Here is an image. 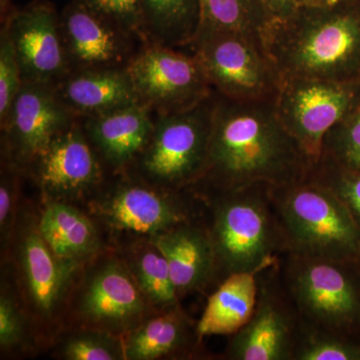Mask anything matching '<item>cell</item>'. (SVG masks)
Masks as SVG:
<instances>
[{
    "instance_id": "8",
    "label": "cell",
    "mask_w": 360,
    "mask_h": 360,
    "mask_svg": "<svg viewBox=\"0 0 360 360\" xmlns=\"http://www.w3.org/2000/svg\"><path fill=\"white\" fill-rule=\"evenodd\" d=\"M156 311L122 255L101 252L80 272L68 316L78 328L99 329L122 338Z\"/></svg>"
},
{
    "instance_id": "31",
    "label": "cell",
    "mask_w": 360,
    "mask_h": 360,
    "mask_svg": "<svg viewBox=\"0 0 360 360\" xmlns=\"http://www.w3.org/2000/svg\"><path fill=\"white\" fill-rule=\"evenodd\" d=\"M352 340L302 326L293 360H360V345Z\"/></svg>"
},
{
    "instance_id": "7",
    "label": "cell",
    "mask_w": 360,
    "mask_h": 360,
    "mask_svg": "<svg viewBox=\"0 0 360 360\" xmlns=\"http://www.w3.org/2000/svg\"><path fill=\"white\" fill-rule=\"evenodd\" d=\"M215 99L214 91L189 110L156 115L150 139L129 174L175 191L200 181L210 156Z\"/></svg>"
},
{
    "instance_id": "36",
    "label": "cell",
    "mask_w": 360,
    "mask_h": 360,
    "mask_svg": "<svg viewBox=\"0 0 360 360\" xmlns=\"http://www.w3.org/2000/svg\"><path fill=\"white\" fill-rule=\"evenodd\" d=\"M13 0H0V18L1 21L6 20L7 16L13 13Z\"/></svg>"
},
{
    "instance_id": "33",
    "label": "cell",
    "mask_w": 360,
    "mask_h": 360,
    "mask_svg": "<svg viewBox=\"0 0 360 360\" xmlns=\"http://www.w3.org/2000/svg\"><path fill=\"white\" fill-rule=\"evenodd\" d=\"M22 73L6 28L0 30V122L4 120L22 86Z\"/></svg>"
},
{
    "instance_id": "20",
    "label": "cell",
    "mask_w": 360,
    "mask_h": 360,
    "mask_svg": "<svg viewBox=\"0 0 360 360\" xmlns=\"http://www.w3.org/2000/svg\"><path fill=\"white\" fill-rule=\"evenodd\" d=\"M54 89L79 120L141 103L127 68L72 70Z\"/></svg>"
},
{
    "instance_id": "24",
    "label": "cell",
    "mask_w": 360,
    "mask_h": 360,
    "mask_svg": "<svg viewBox=\"0 0 360 360\" xmlns=\"http://www.w3.org/2000/svg\"><path fill=\"white\" fill-rule=\"evenodd\" d=\"M146 42L187 49L200 26V0H141Z\"/></svg>"
},
{
    "instance_id": "19",
    "label": "cell",
    "mask_w": 360,
    "mask_h": 360,
    "mask_svg": "<svg viewBox=\"0 0 360 360\" xmlns=\"http://www.w3.org/2000/svg\"><path fill=\"white\" fill-rule=\"evenodd\" d=\"M150 239L167 259L180 300L217 283L214 251L205 224L194 219Z\"/></svg>"
},
{
    "instance_id": "22",
    "label": "cell",
    "mask_w": 360,
    "mask_h": 360,
    "mask_svg": "<svg viewBox=\"0 0 360 360\" xmlns=\"http://www.w3.org/2000/svg\"><path fill=\"white\" fill-rule=\"evenodd\" d=\"M44 202L39 232L58 257L87 264L103 252L101 236L89 214L65 201Z\"/></svg>"
},
{
    "instance_id": "35",
    "label": "cell",
    "mask_w": 360,
    "mask_h": 360,
    "mask_svg": "<svg viewBox=\"0 0 360 360\" xmlns=\"http://www.w3.org/2000/svg\"><path fill=\"white\" fill-rule=\"evenodd\" d=\"M272 20L290 18L300 9L312 6L310 0H262Z\"/></svg>"
},
{
    "instance_id": "11",
    "label": "cell",
    "mask_w": 360,
    "mask_h": 360,
    "mask_svg": "<svg viewBox=\"0 0 360 360\" xmlns=\"http://www.w3.org/2000/svg\"><path fill=\"white\" fill-rule=\"evenodd\" d=\"M360 105V80L283 78L274 101L279 120L295 139L310 165L321 155L331 127Z\"/></svg>"
},
{
    "instance_id": "9",
    "label": "cell",
    "mask_w": 360,
    "mask_h": 360,
    "mask_svg": "<svg viewBox=\"0 0 360 360\" xmlns=\"http://www.w3.org/2000/svg\"><path fill=\"white\" fill-rule=\"evenodd\" d=\"M187 51L200 61L213 90L233 101H276L283 77L262 37L243 32H198Z\"/></svg>"
},
{
    "instance_id": "23",
    "label": "cell",
    "mask_w": 360,
    "mask_h": 360,
    "mask_svg": "<svg viewBox=\"0 0 360 360\" xmlns=\"http://www.w3.org/2000/svg\"><path fill=\"white\" fill-rule=\"evenodd\" d=\"M262 270L231 274L217 286L198 321L201 340L234 335L248 323L257 305L258 274Z\"/></svg>"
},
{
    "instance_id": "5",
    "label": "cell",
    "mask_w": 360,
    "mask_h": 360,
    "mask_svg": "<svg viewBox=\"0 0 360 360\" xmlns=\"http://www.w3.org/2000/svg\"><path fill=\"white\" fill-rule=\"evenodd\" d=\"M360 260L285 253L279 259L284 288L304 328L354 338L360 333Z\"/></svg>"
},
{
    "instance_id": "37",
    "label": "cell",
    "mask_w": 360,
    "mask_h": 360,
    "mask_svg": "<svg viewBox=\"0 0 360 360\" xmlns=\"http://www.w3.org/2000/svg\"><path fill=\"white\" fill-rule=\"evenodd\" d=\"M310 1H311L312 6H335V4L340 2L341 0H310Z\"/></svg>"
},
{
    "instance_id": "25",
    "label": "cell",
    "mask_w": 360,
    "mask_h": 360,
    "mask_svg": "<svg viewBox=\"0 0 360 360\" xmlns=\"http://www.w3.org/2000/svg\"><path fill=\"white\" fill-rule=\"evenodd\" d=\"M120 255L137 285L158 311L180 304L167 259L150 238L134 239Z\"/></svg>"
},
{
    "instance_id": "26",
    "label": "cell",
    "mask_w": 360,
    "mask_h": 360,
    "mask_svg": "<svg viewBox=\"0 0 360 360\" xmlns=\"http://www.w3.org/2000/svg\"><path fill=\"white\" fill-rule=\"evenodd\" d=\"M200 6L198 32H243L262 37L272 20L262 0H200Z\"/></svg>"
},
{
    "instance_id": "2",
    "label": "cell",
    "mask_w": 360,
    "mask_h": 360,
    "mask_svg": "<svg viewBox=\"0 0 360 360\" xmlns=\"http://www.w3.org/2000/svg\"><path fill=\"white\" fill-rule=\"evenodd\" d=\"M265 51L283 78L360 80V4L309 6L262 33Z\"/></svg>"
},
{
    "instance_id": "29",
    "label": "cell",
    "mask_w": 360,
    "mask_h": 360,
    "mask_svg": "<svg viewBox=\"0 0 360 360\" xmlns=\"http://www.w3.org/2000/svg\"><path fill=\"white\" fill-rule=\"evenodd\" d=\"M7 284L2 281L0 293V347L6 352L23 349L34 333L18 290Z\"/></svg>"
},
{
    "instance_id": "17",
    "label": "cell",
    "mask_w": 360,
    "mask_h": 360,
    "mask_svg": "<svg viewBox=\"0 0 360 360\" xmlns=\"http://www.w3.org/2000/svg\"><path fill=\"white\" fill-rule=\"evenodd\" d=\"M70 70L124 68L146 42L71 0L60 13Z\"/></svg>"
},
{
    "instance_id": "18",
    "label": "cell",
    "mask_w": 360,
    "mask_h": 360,
    "mask_svg": "<svg viewBox=\"0 0 360 360\" xmlns=\"http://www.w3.org/2000/svg\"><path fill=\"white\" fill-rule=\"evenodd\" d=\"M156 113L143 103L80 120L108 174H127L148 143Z\"/></svg>"
},
{
    "instance_id": "10",
    "label": "cell",
    "mask_w": 360,
    "mask_h": 360,
    "mask_svg": "<svg viewBox=\"0 0 360 360\" xmlns=\"http://www.w3.org/2000/svg\"><path fill=\"white\" fill-rule=\"evenodd\" d=\"M113 176L89 200L91 214L111 231L151 238L198 219L193 191L161 188L129 172Z\"/></svg>"
},
{
    "instance_id": "34",
    "label": "cell",
    "mask_w": 360,
    "mask_h": 360,
    "mask_svg": "<svg viewBox=\"0 0 360 360\" xmlns=\"http://www.w3.org/2000/svg\"><path fill=\"white\" fill-rule=\"evenodd\" d=\"M20 170L1 162L0 179V236L4 251L11 248L16 224H18V200L20 193Z\"/></svg>"
},
{
    "instance_id": "27",
    "label": "cell",
    "mask_w": 360,
    "mask_h": 360,
    "mask_svg": "<svg viewBox=\"0 0 360 360\" xmlns=\"http://www.w3.org/2000/svg\"><path fill=\"white\" fill-rule=\"evenodd\" d=\"M59 338L56 354L66 360L125 359L122 336L108 331L75 326Z\"/></svg>"
},
{
    "instance_id": "30",
    "label": "cell",
    "mask_w": 360,
    "mask_h": 360,
    "mask_svg": "<svg viewBox=\"0 0 360 360\" xmlns=\"http://www.w3.org/2000/svg\"><path fill=\"white\" fill-rule=\"evenodd\" d=\"M307 176L335 194L360 227V172L321 158L310 167Z\"/></svg>"
},
{
    "instance_id": "14",
    "label": "cell",
    "mask_w": 360,
    "mask_h": 360,
    "mask_svg": "<svg viewBox=\"0 0 360 360\" xmlns=\"http://www.w3.org/2000/svg\"><path fill=\"white\" fill-rule=\"evenodd\" d=\"M108 174L77 118L53 137L25 175L34 180L44 201L71 203L94 198Z\"/></svg>"
},
{
    "instance_id": "32",
    "label": "cell",
    "mask_w": 360,
    "mask_h": 360,
    "mask_svg": "<svg viewBox=\"0 0 360 360\" xmlns=\"http://www.w3.org/2000/svg\"><path fill=\"white\" fill-rule=\"evenodd\" d=\"M146 42L142 32L141 0H73Z\"/></svg>"
},
{
    "instance_id": "15",
    "label": "cell",
    "mask_w": 360,
    "mask_h": 360,
    "mask_svg": "<svg viewBox=\"0 0 360 360\" xmlns=\"http://www.w3.org/2000/svg\"><path fill=\"white\" fill-rule=\"evenodd\" d=\"M77 117L63 105L54 85L23 82L1 127V162L26 170L53 137Z\"/></svg>"
},
{
    "instance_id": "21",
    "label": "cell",
    "mask_w": 360,
    "mask_h": 360,
    "mask_svg": "<svg viewBox=\"0 0 360 360\" xmlns=\"http://www.w3.org/2000/svg\"><path fill=\"white\" fill-rule=\"evenodd\" d=\"M125 360L191 359L200 352L201 338L180 304L149 315L122 336Z\"/></svg>"
},
{
    "instance_id": "13",
    "label": "cell",
    "mask_w": 360,
    "mask_h": 360,
    "mask_svg": "<svg viewBox=\"0 0 360 360\" xmlns=\"http://www.w3.org/2000/svg\"><path fill=\"white\" fill-rule=\"evenodd\" d=\"M302 330V321L281 279L278 260L258 274L255 312L231 335L224 359L293 360Z\"/></svg>"
},
{
    "instance_id": "1",
    "label": "cell",
    "mask_w": 360,
    "mask_h": 360,
    "mask_svg": "<svg viewBox=\"0 0 360 360\" xmlns=\"http://www.w3.org/2000/svg\"><path fill=\"white\" fill-rule=\"evenodd\" d=\"M217 94V92H215ZM309 158L279 120L274 101H240L217 94L207 167L196 194L304 179Z\"/></svg>"
},
{
    "instance_id": "3",
    "label": "cell",
    "mask_w": 360,
    "mask_h": 360,
    "mask_svg": "<svg viewBox=\"0 0 360 360\" xmlns=\"http://www.w3.org/2000/svg\"><path fill=\"white\" fill-rule=\"evenodd\" d=\"M194 194L208 206L205 225L214 251L217 283L231 274L272 266L285 253L270 186Z\"/></svg>"
},
{
    "instance_id": "4",
    "label": "cell",
    "mask_w": 360,
    "mask_h": 360,
    "mask_svg": "<svg viewBox=\"0 0 360 360\" xmlns=\"http://www.w3.org/2000/svg\"><path fill=\"white\" fill-rule=\"evenodd\" d=\"M270 196L285 253L360 260V227L328 188L307 176L288 186H270Z\"/></svg>"
},
{
    "instance_id": "28",
    "label": "cell",
    "mask_w": 360,
    "mask_h": 360,
    "mask_svg": "<svg viewBox=\"0 0 360 360\" xmlns=\"http://www.w3.org/2000/svg\"><path fill=\"white\" fill-rule=\"evenodd\" d=\"M321 158L360 172V105L328 130L322 141Z\"/></svg>"
},
{
    "instance_id": "16",
    "label": "cell",
    "mask_w": 360,
    "mask_h": 360,
    "mask_svg": "<svg viewBox=\"0 0 360 360\" xmlns=\"http://www.w3.org/2000/svg\"><path fill=\"white\" fill-rule=\"evenodd\" d=\"M15 49L23 82L56 85L70 72L60 14L47 0L14 8L1 21Z\"/></svg>"
},
{
    "instance_id": "6",
    "label": "cell",
    "mask_w": 360,
    "mask_h": 360,
    "mask_svg": "<svg viewBox=\"0 0 360 360\" xmlns=\"http://www.w3.org/2000/svg\"><path fill=\"white\" fill-rule=\"evenodd\" d=\"M11 248L16 286L37 335L53 338L60 333L82 262L58 257L39 229V215L18 219Z\"/></svg>"
},
{
    "instance_id": "12",
    "label": "cell",
    "mask_w": 360,
    "mask_h": 360,
    "mask_svg": "<svg viewBox=\"0 0 360 360\" xmlns=\"http://www.w3.org/2000/svg\"><path fill=\"white\" fill-rule=\"evenodd\" d=\"M141 103L156 115L194 108L214 94L193 52L146 42L127 66Z\"/></svg>"
}]
</instances>
